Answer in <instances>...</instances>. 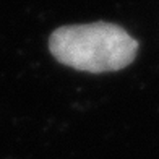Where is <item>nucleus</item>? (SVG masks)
I'll list each match as a JSON object with an SVG mask.
<instances>
[{
  "instance_id": "obj_1",
  "label": "nucleus",
  "mask_w": 159,
  "mask_h": 159,
  "mask_svg": "<svg viewBox=\"0 0 159 159\" xmlns=\"http://www.w3.org/2000/svg\"><path fill=\"white\" fill-rule=\"evenodd\" d=\"M49 50L62 65L88 73H106L128 67L136 57L138 42L124 28L98 21L55 30L49 38Z\"/></svg>"
}]
</instances>
